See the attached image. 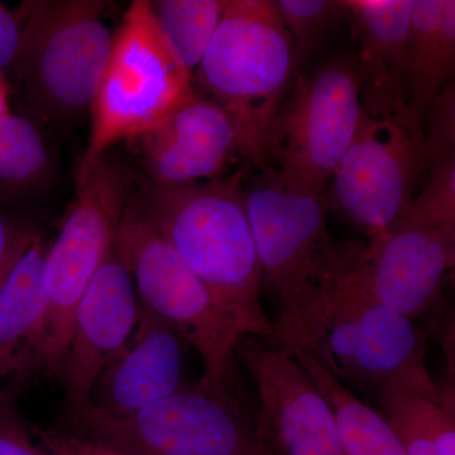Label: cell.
Here are the masks:
<instances>
[{
  "mask_svg": "<svg viewBox=\"0 0 455 455\" xmlns=\"http://www.w3.org/2000/svg\"><path fill=\"white\" fill-rule=\"evenodd\" d=\"M239 169L214 181L161 185L140 180L133 194L146 214L244 335L274 339L260 302L262 271Z\"/></svg>",
  "mask_w": 455,
  "mask_h": 455,
  "instance_id": "cell-1",
  "label": "cell"
},
{
  "mask_svg": "<svg viewBox=\"0 0 455 455\" xmlns=\"http://www.w3.org/2000/svg\"><path fill=\"white\" fill-rule=\"evenodd\" d=\"M362 116L331 178V202L371 236L388 229L411 205L427 171L423 116L385 71L358 59Z\"/></svg>",
  "mask_w": 455,
  "mask_h": 455,
  "instance_id": "cell-2",
  "label": "cell"
},
{
  "mask_svg": "<svg viewBox=\"0 0 455 455\" xmlns=\"http://www.w3.org/2000/svg\"><path fill=\"white\" fill-rule=\"evenodd\" d=\"M98 0L26 2L20 41L8 68L23 116L62 128L90 112L113 46Z\"/></svg>",
  "mask_w": 455,
  "mask_h": 455,
  "instance_id": "cell-3",
  "label": "cell"
},
{
  "mask_svg": "<svg viewBox=\"0 0 455 455\" xmlns=\"http://www.w3.org/2000/svg\"><path fill=\"white\" fill-rule=\"evenodd\" d=\"M455 263V224L405 214L368 245L329 239L316 314L343 300L374 301L419 317L439 304Z\"/></svg>",
  "mask_w": 455,
  "mask_h": 455,
  "instance_id": "cell-4",
  "label": "cell"
},
{
  "mask_svg": "<svg viewBox=\"0 0 455 455\" xmlns=\"http://www.w3.org/2000/svg\"><path fill=\"white\" fill-rule=\"evenodd\" d=\"M133 184L130 170L109 154L77 182L76 200L44 259L46 311L27 386L41 379L59 381L77 307L95 272L116 248Z\"/></svg>",
  "mask_w": 455,
  "mask_h": 455,
  "instance_id": "cell-5",
  "label": "cell"
},
{
  "mask_svg": "<svg viewBox=\"0 0 455 455\" xmlns=\"http://www.w3.org/2000/svg\"><path fill=\"white\" fill-rule=\"evenodd\" d=\"M243 181L245 208L262 286L276 301L274 340L296 346L307 331L317 298L326 243L325 193L296 184L268 164ZM247 175V173H245Z\"/></svg>",
  "mask_w": 455,
  "mask_h": 455,
  "instance_id": "cell-6",
  "label": "cell"
},
{
  "mask_svg": "<svg viewBox=\"0 0 455 455\" xmlns=\"http://www.w3.org/2000/svg\"><path fill=\"white\" fill-rule=\"evenodd\" d=\"M185 70L156 20L151 2L134 0L113 37L112 51L90 108L88 145L76 184L114 145L154 130L196 97Z\"/></svg>",
  "mask_w": 455,
  "mask_h": 455,
  "instance_id": "cell-7",
  "label": "cell"
},
{
  "mask_svg": "<svg viewBox=\"0 0 455 455\" xmlns=\"http://www.w3.org/2000/svg\"><path fill=\"white\" fill-rule=\"evenodd\" d=\"M116 252L130 271L140 307L167 323L203 359L200 381L224 387L236 382L235 348L244 333L205 284L180 259L132 193Z\"/></svg>",
  "mask_w": 455,
  "mask_h": 455,
  "instance_id": "cell-8",
  "label": "cell"
},
{
  "mask_svg": "<svg viewBox=\"0 0 455 455\" xmlns=\"http://www.w3.org/2000/svg\"><path fill=\"white\" fill-rule=\"evenodd\" d=\"M293 75L292 42L275 2L229 0L197 79L265 147Z\"/></svg>",
  "mask_w": 455,
  "mask_h": 455,
  "instance_id": "cell-9",
  "label": "cell"
},
{
  "mask_svg": "<svg viewBox=\"0 0 455 455\" xmlns=\"http://www.w3.org/2000/svg\"><path fill=\"white\" fill-rule=\"evenodd\" d=\"M66 430L127 455H241L256 439L235 383L199 381L130 414L90 405Z\"/></svg>",
  "mask_w": 455,
  "mask_h": 455,
  "instance_id": "cell-10",
  "label": "cell"
},
{
  "mask_svg": "<svg viewBox=\"0 0 455 455\" xmlns=\"http://www.w3.org/2000/svg\"><path fill=\"white\" fill-rule=\"evenodd\" d=\"M361 116L358 59L334 57L298 82L290 103L278 110L266 134V163L271 158V166L287 179L325 193L357 133Z\"/></svg>",
  "mask_w": 455,
  "mask_h": 455,
  "instance_id": "cell-11",
  "label": "cell"
},
{
  "mask_svg": "<svg viewBox=\"0 0 455 455\" xmlns=\"http://www.w3.org/2000/svg\"><path fill=\"white\" fill-rule=\"evenodd\" d=\"M429 333L414 319L374 301L343 300L326 307L314 355L335 376L379 392L411 390L439 396L427 367Z\"/></svg>",
  "mask_w": 455,
  "mask_h": 455,
  "instance_id": "cell-12",
  "label": "cell"
},
{
  "mask_svg": "<svg viewBox=\"0 0 455 455\" xmlns=\"http://www.w3.org/2000/svg\"><path fill=\"white\" fill-rule=\"evenodd\" d=\"M235 359L256 385L263 448L277 455H347L331 406L283 344L243 335Z\"/></svg>",
  "mask_w": 455,
  "mask_h": 455,
  "instance_id": "cell-13",
  "label": "cell"
},
{
  "mask_svg": "<svg viewBox=\"0 0 455 455\" xmlns=\"http://www.w3.org/2000/svg\"><path fill=\"white\" fill-rule=\"evenodd\" d=\"M128 142L146 179L161 185L214 181L224 178L232 164L266 163L262 142L241 119L197 95L154 130Z\"/></svg>",
  "mask_w": 455,
  "mask_h": 455,
  "instance_id": "cell-14",
  "label": "cell"
},
{
  "mask_svg": "<svg viewBox=\"0 0 455 455\" xmlns=\"http://www.w3.org/2000/svg\"><path fill=\"white\" fill-rule=\"evenodd\" d=\"M139 314L133 280L114 248L90 281L75 315L73 337L59 377L64 388L66 425L88 410L92 386L127 346Z\"/></svg>",
  "mask_w": 455,
  "mask_h": 455,
  "instance_id": "cell-15",
  "label": "cell"
},
{
  "mask_svg": "<svg viewBox=\"0 0 455 455\" xmlns=\"http://www.w3.org/2000/svg\"><path fill=\"white\" fill-rule=\"evenodd\" d=\"M182 341L167 323L140 305L136 329L99 374L90 405L110 414H130L181 390Z\"/></svg>",
  "mask_w": 455,
  "mask_h": 455,
  "instance_id": "cell-16",
  "label": "cell"
},
{
  "mask_svg": "<svg viewBox=\"0 0 455 455\" xmlns=\"http://www.w3.org/2000/svg\"><path fill=\"white\" fill-rule=\"evenodd\" d=\"M44 233L36 238L0 290V388L18 397L27 387L46 299Z\"/></svg>",
  "mask_w": 455,
  "mask_h": 455,
  "instance_id": "cell-17",
  "label": "cell"
},
{
  "mask_svg": "<svg viewBox=\"0 0 455 455\" xmlns=\"http://www.w3.org/2000/svg\"><path fill=\"white\" fill-rule=\"evenodd\" d=\"M454 0H414L403 89L421 116L454 80Z\"/></svg>",
  "mask_w": 455,
  "mask_h": 455,
  "instance_id": "cell-18",
  "label": "cell"
},
{
  "mask_svg": "<svg viewBox=\"0 0 455 455\" xmlns=\"http://www.w3.org/2000/svg\"><path fill=\"white\" fill-rule=\"evenodd\" d=\"M284 348L304 368L331 406L347 455H405L383 415L359 401L313 353L296 347Z\"/></svg>",
  "mask_w": 455,
  "mask_h": 455,
  "instance_id": "cell-19",
  "label": "cell"
},
{
  "mask_svg": "<svg viewBox=\"0 0 455 455\" xmlns=\"http://www.w3.org/2000/svg\"><path fill=\"white\" fill-rule=\"evenodd\" d=\"M383 418L405 455H455L454 388L439 396L411 390L379 392Z\"/></svg>",
  "mask_w": 455,
  "mask_h": 455,
  "instance_id": "cell-20",
  "label": "cell"
},
{
  "mask_svg": "<svg viewBox=\"0 0 455 455\" xmlns=\"http://www.w3.org/2000/svg\"><path fill=\"white\" fill-rule=\"evenodd\" d=\"M343 4L362 44L359 59L381 68L403 89L414 0H343Z\"/></svg>",
  "mask_w": 455,
  "mask_h": 455,
  "instance_id": "cell-21",
  "label": "cell"
},
{
  "mask_svg": "<svg viewBox=\"0 0 455 455\" xmlns=\"http://www.w3.org/2000/svg\"><path fill=\"white\" fill-rule=\"evenodd\" d=\"M53 160L44 130L28 116H0V196H31L52 176Z\"/></svg>",
  "mask_w": 455,
  "mask_h": 455,
  "instance_id": "cell-22",
  "label": "cell"
},
{
  "mask_svg": "<svg viewBox=\"0 0 455 455\" xmlns=\"http://www.w3.org/2000/svg\"><path fill=\"white\" fill-rule=\"evenodd\" d=\"M229 0L151 2L156 20L180 65L193 75L199 68Z\"/></svg>",
  "mask_w": 455,
  "mask_h": 455,
  "instance_id": "cell-23",
  "label": "cell"
},
{
  "mask_svg": "<svg viewBox=\"0 0 455 455\" xmlns=\"http://www.w3.org/2000/svg\"><path fill=\"white\" fill-rule=\"evenodd\" d=\"M292 42L293 75L347 16L343 0H275Z\"/></svg>",
  "mask_w": 455,
  "mask_h": 455,
  "instance_id": "cell-24",
  "label": "cell"
},
{
  "mask_svg": "<svg viewBox=\"0 0 455 455\" xmlns=\"http://www.w3.org/2000/svg\"><path fill=\"white\" fill-rule=\"evenodd\" d=\"M427 172L423 190L414 197L407 214L455 224V157L430 161Z\"/></svg>",
  "mask_w": 455,
  "mask_h": 455,
  "instance_id": "cell-25",
  "label": "cell"
},
{
  "mask_svg": "<svg viewBox=\"0 0 455 455\" xmlns=\"http://www.w3.org/2000/svg\"><path fill=\"white\" fill-rule=\"evenodd\" d=\"M427 127L424 128L427 163L455 157V84L443 89L427 108Z\"/></svg>",
  "mask_w": 455,
  "mask_h": 455,
  "instance_id": "cell-26",
  "label": "cell"
},
{
  "mask_svg": "<svg viewBox=\"0 0 455 455\" xmlns=\"http://www.w3.org/2000/svg\"><path fill=\"white\" fill-rule=\"evenodd\" d=\"M41 233L29 218L0 206V290Z\"/></svg>",
  "mask_w": 455,
  "mask_h": 455,
  "instance_id": "cell-27",
  "label": "cell"
},
{
  "mask_svg": "<svg viewBox=\"0 0 455 455\" xmlns=\"http://www.w3.org/2000/svg\"><path fill=\"white\" fill-rule=\"evenodd\" d=\"M16 400L0 388V455H47L33 443L28 421L18 411Z\"/></svg>",
  "mask_w": 455,
  "mask_h": 455,
  "instance_id": "cell-28",
  "label": "cell"
},
{
  "mask_svg": "<svg viewBox=\"0 0 455 455\" xmlns=\"http://www.w3.org/2000/svg\"><path fill=\"white\" fill-rule=\"evenodd\" d=\"M32 436L47 455H127L83 434L28 423Z\"/></svg>",
  "mask_w": 455,
  "mask_h": 455,
  "instance_id": "cell-29",
  "label": "cell"
},
{
  "mask_svg": "<svg viewBox=\"0 0 455 455\" xmlns=\"http://www.w3.org/2000/svg\"><path fill=\"white\" fill-rule=\"evenodd\" d=\"M20 41V20L4 5L0 4V70L8 68L13 62Z\"/></svg>",
  "mask_w": 455,
  "mask_h": 455,
  "instance_id": "cell-30",
  "label": "cell"
},
{
  "mask_svg": "<svg viewBox=\"0 0 455 455\" xmlns=\"http://www.w3.org/2000/svg\"><path fill=\"white\" fill-rule=\"evenodd\" d=\"M9 94H11L9 84L3 75V71L0 70V116L12 113L11 108H9L11 107L9 106Z\"/></svg>",
  "mask_w": 455,
  "mask_h": 455,
  "instance_id": "cell-31",
  "label": "cell"
},
{
  "mask_svg": "<svg viewBox=\"0 0 455 455\" xmlns=\"http://www.w3.org/2000/svg\"><path fill=\"white\" fill-rule=\"evenodd\" d=\"M241 455H263L262 447H260V444H259V439H257V436H256V439H254L253 442L251 443L250 447L245 449L243 453H242Z\"/></svg>",
  "mask_w": 455,
  "mask_h": 455,
  "instance_id": "cell-32",
  "label": "cell"
},
{
  "mask_svg": "<svg viewBox=\"0 0 455 455\" xmlns=\"http://www.w3.org/2000/svg\"><path fill=\"white\" fill-rule=\"evenodd\" d=\"M259 444H260V443H259ZM260 447H262V445H260ZM262 451H263V455H277V454H275L274 451H268V449H266L263 447H262Z\"/></svg>",
  "mask_w": 455,
  "mask_h": 455,
  "instance_id": "cell-33",
  "label": "cell"
}]
</instances>
